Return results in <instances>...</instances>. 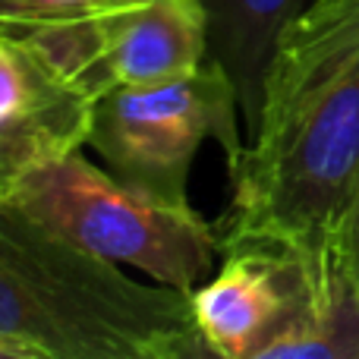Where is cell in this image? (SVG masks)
I'll return each instance as SVG.
<instances>
[{"instance_id": "obj_6", "label": "cell", "mask_w": 359, "mask_h": 359, "mask_svg": "<svg viewBox=\"0 0 359 359\" xmlns=\"http://www.w3.org/2000/svg\"><path fill=\"white\" fill-rule=\"evenodd\" d=\"M92 101L183 76L208 60L198 0H114L86 19L25 35Z\"/></svg>"}, {"instance_id": "obj_7", "label": "cell", "mask_w": 359, "mask_h": 359, "mask_svg": "<svg viewBox=\"0 0 359 359\" xmlns=\"http://www.w3.org/2000/svg\"><path fill=\"white\" fill-rule=\"evenodd\" d=\"M95 101L29 38L0 35V196L88 142Z\"/></svg>"}, {"instance_id": "obj_5", "label": "cell", "mask_w": 359, "mask_h": 359, "mask_svg": "<svg viewBox=\"0 0 359 359\" xmlns=\"http://www.w3.org/2000/svg\"><path fill=\"white\" fill-rule=\"evenodd\" d=\"M211 356L337 359L303 262L271 243H224L221 268L189 293Z\"/></svg>"}, {"instance_id": "obj_10", "label": "cell", "mask_w": 359, "mask_h": 359, "mask_svg": "<svg viewBox=\"0 0 359 359\" xmlns=\"http://www.w3.org/2000/svg\"><path fill=\"white\" fill-rule=\"evenodd\" d=\"M337 274H341V284L347 290V297L353 299V306L359 309V192L350 205V215L341 227V236H337Z\"/></svg>"}, {"instance_id": "obj_4", "label": "cell", "mask_w": 359, "mask_h": 359, "mask_svg": "<svg viewBox=\"0 0 359 359\" xmlns=\"http://www.w3.org/2000/svg\"><path fill=\"white\" fill-rule=\"evenodd\" d=\"M243 151L240 98L215 60L161 82L114 88L95 101L88 142L123 183L174 205H189V170L202 142Z\"/></svg>"}, {"instance_id": "obj_9", "label": "cell", "mask_w": 359, "mask_h": 359, "mask_svg": "<svg viewBox=\"0 0 359 359\" xmlns=\"http://www.w3.org/2000/svg\"><path fill=\"white\" fill-rule=\"evenodd\" d=\"M114 0H0V35L25 38L50 25L76 22Z\"/></svg>"}, {"instance_id": "obj_11", "label": "cell", "mask_w": 359, "mask_h": 359, "mask_svg": "<svg viewBox=\"0 0 359 359\" xmlns=\"http://www.w3.org/2000/svg\"><path fill=\"white\" fill-rule=\"evenodd\" d=\"M0 359H32L25 350H19V347H13V344H6V341H0Z\"/></svg>"}, {"instance_id": "obj_8", "label": "cell", "mask_w": 359, "mask_h": 359, "mask_svg": "<svg viewBox=\"0 0 359 359\" xmlns=\"http://www.w3.org/2000/svg\"><path fill=\"white\" fill-rule=\"evenodd\" d=\"M306 4L309 0H198L208 29V60H215L233 82L246 133L259 123L274 48Z\"/></svg>"}, {"instance_id": "obj_1", "label": "cell", "mask_w": 359, "mask_h": 359, "mask_svg": "<svg viewBox=\"0 0 359 359\" xmlns=\"http://www.w3.org/2000/svg\"><path fill=\"white\" fill-rule=\"evenodd\" d=\"M230 183L221 246L255 240L293 252L322 316H337L347 303L337 236L359 192V0H309L284 29Z\"/></svg>"}, {"instance_id": "obj_3", "label": "cell", "mask_w": 359, "mask_h": 359, "mask_svg": "<svg viewBox=\"0 0 359 359\" xmlns=\"http://www.w3.org/2000/svg\"><path fill=\"white\" fill-rule=\"evenodd\" d=\"M4 198L114 265L192 293L215 274L221 230L192 205H174L95 168L82 151L41 164Z\"/></svg>"}, {"instance_id": "obj_2", "label": "cell", "mask_w": 359, "mask_h": 359, "mask_svg": "<svg viewBox=\"0 0 359 359\" xmlns=\"http://www.w3.org/2000/svg\"><path fill=\"white\" fill-rule=\"evenodd\" d=\"M0 341L32 359L211 356L186 290L139 284L4 196Z\"/></svg>"}]
</instances>
